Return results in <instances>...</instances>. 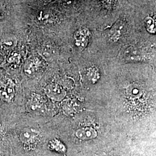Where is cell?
I'll return each mask as SVG.
<instances>
[{
  "instance_id": "2",
  "label": "cell",
  "mask_w": 156,
  "mask_h": 156,
  "mask_svg": "<svg viewBox=\"0 0 156 156\" xmlns=\"http://www.w3.org/2000/svg\"><path fill=\"white\" fill-rule=\"evenodd\" d=\"M91 34L89 30L86 27L79 28L75 33V44L79 49H84L89 42Z\"/></svg>"
},
{
  "instance_id": "10",
  "label": "cell",
  "mask_w": 156,
  "mask_h": 156,
  "mask_svg": "<svg viewBox=\"0 0 156 156\" xmlns=\"http://www.w3.org/2000/svg\"><path fill=\"white\" fill-rule=\"evenodd\" d=\"M127 94L131 98H138L140 97L142 94V91L139 86L133 84L128 87Z\"/></svg>"
},
{
  "instance_id": "13",
  "label": "cell",
  "mask_w": 156,
  "mask_h": 156,
  "mask_svg": "<svg viewBox=\"0 0 156 156\" xmlns=\"http://www.w3.org/2000/svg\"><path fill=\"white\" fill-rule=\"evenodd\" d=\"M17 43V40L15 37H8L2 41V45L7 49L14 48Z\"/></svg>"
},
{
  "instance_id": "9",
  "label": "cell",
  "mask_w": 156,
  "mask_h": 156,
  "mask_svg": "<svg viewBox=\"0 0 156 156\" xmlns=\"http://www.w3.org/2000/svg\"><path fill=\"white\" fill-rule=\"evenodd\" d=\"M41 62L37 57H31L27 60L24 66V73L29 76H32L39 68Z\"/></svg>"
},
{
  "instance_id": "7",
  "label": "cell",
  "mask_w": 156,
  "mask_h": 156,
  "mask_svg": "<svg viewBox=\"0 0 156 156\" xmlns=\"http://www.w3.org/2000/svg\"><path fill=\"white\" fill-rule=\"evenodd\" d=\"M45 108L44 101L39 95L34 94L27 104L28 111L33 113L39 114L42 113Z\"/></svg>"
},
{
  "instance_id": "16",
  "label": "cell",
  "mask_w": 156,
  "mask_h": 156,
  "mask_svg": "<svg viewBox=\"0 0 156 156\" xmlns=\"http://www.w3.org/2000/svg\"><path fill=\"white\" fill-rule=\"evenodd\" d=\"M95 156H111L110 154L105 153V152H102V153H98V154H96Z\"/></svg>"
},
{
  "instance_id": "14",
  "label": "cell",
  "mask_w": 156,
  "mask_h": 156,
  "mask_svg": "<svg viewBox=\"0 0 156 156\" xmlns=\"http://www.w3.org/2000/svg\"><path fill=\"white\" fill-rule=\"evenodd\" d=\"M50 145L52 149L55 150L58 152L64 153L66 151L65 146L63 145L62 142L58 140H53L50 142Z\"/></svg>"
},
{
  "instance_id": "11",
  "label": "cell",
  "mask_w": 156,
  "mask_h": 156,
  "mask_svg": "<svg viewBox=\"0 0 156 156\" xmlns=\"http://www.w3.org/2000/svg\"><path fill=\"white\" fill-rule=\"evenodd\" d=\"M144 22L146 29L149 33L153 34L156 33V23L155 19L151 16L146 17Z\"/></svg>"
},
{
  "instance_id": "4",
  "label": "cell",
  "mask_w": 156,
  "mask_h": 156,
  "mask_svg": "<svg viewBox=\"0 0 156 156\" xmlns=\"http://www.w3.org/2000/svg\"><path fill=\"white\" fill-rule=\"evenodd\" d=\"M15 95V85L12 80H8L0 87V98L5 102H10Z\"/></svg>"
},
{
  "instance_id": "1",
  "label": "cell",
  "mask_w": 156,
  "mask_h": 156,
  "mask_svg": "<svg viewBox=\"0 0 156 156\" xmlns=\"http://www.w3.org/2000/svg\"><path fill=\"white\" fill-rule=\"evenodd\" d=\"M127 31V24L124 19H120L115 23L109 30V38L112 42H117Z\"/></svg>"
},
{
  "instance_id": "6",
  "label": "cell",
  "mask_w": 156,
  "mask_h": 156,
  "mask_svg": "<svg viewBox=\"0 0 156 156\" xmlns=\"http://www.w3.org/2000/svg\"><path fill=\"white\" fill-rule=\"evenodd\" d=\"M39 132L33 128H24L20 134L19 138L23 144L25 145L34 144L38 138Z\"/></svg>"
},
{
  "instance_id": "8",
  "label": "cell",
  "mask_w": 156,
  "mask_h": 156,
  "mask_svg": "<svg viewBox=\"0 0 156 156\" xmlns=\"http://www.w3.org/2000/svg\"><path fill=\"white\" fill-rule=\"evenodd\" d=\"M75 134L78 139L83 140H93L98 136L97 131L91 127H83L78 128Z\"/></svg>"
},
{
  "instance_id": "5",
  "label": "cell",
  "mask_w": 156,
  "mask_h": 156,
  "mask_svg": "<svg viewBox=\"0 0 156 156\" xmlns=\"http://www.w3.org/2000/svg\"><path fill=\"white\" fill-rule=\"evenodd\" d=\"M123 57L126 62H140L144 60V55L141 49L134 46H129L126 49Z\"/></svg>"
},
{
  "instance_id": "15",
  "label": "cell",
  "mask_w": 156,
  "mask_h": 156,
  "mask_svg": "<svg viewBox=\"0 0 156 156\" xmlns=\"http://www.w3.org/2000/svg\"><path fill=\"white\" fill-rule=\"evenodd\" d=\"M102 2L108 6H112L115 2V0H101Z\"/></svg>"
},
{
  "instance_id": "17",
  "label": "cell",
  "mask_w": 156,
  "mask_h": 156,
  "mask_svg": "<svg viewBox=\"0 0 156 156\" xmlns=\"http://www.w3.org/2000/svg\"><path fill=\"white\" fill-rule=\"evenodd\" d=\"M0 17H1V14H0Z\"/></svg>"
},
{
  "instance_id": "3",
  "label": "cell",
  "mask_w": 156,
  "mask_h": 156,
  "mask_svg": "<svg viewBox=\"0 0 156 156\" xmlns=\"http://www.w3.org/2000/svg\"><path fill=\"white\" fill-rule=\"evenodd\" d=\"M47 95L53 100L62 101L66 95V92L58 84L50 83L46 87Z\"/></svg>"
},
{
  "instance_id": "12",
  "label": "cell",
  "mask_w": 156,
  "mask_h": 156,
  "mask_svg": "<svg viewBox=\"0 0 156 156\" xmlns=\"http://www.w3.org/2000/svg\"><path fill=\"white\" fill-rule=\"evenodd\" d=\"M87 75L90 80L94 83L98 80L100 77L99 70L97 67L93 66L88 68L87 71Z\"/></svg>"
}]
</instances>
